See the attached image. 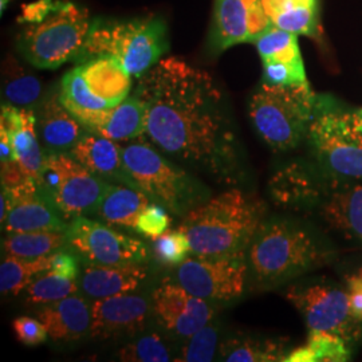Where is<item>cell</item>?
I'll return each instance as SVG.
<instances>
[{
  "mask_svg": "<svg viewBox=\"0 0 362 362\" xmlns=\"http://www.w3.org/2000/svg\"><path fill=\"white\" fill-rule=\"evenodd\" d=\"M50 272L70 279H77L79 274V262L77 254L73 251L58 250L50 255Z\"/></svg>",
  "mask_w": 362,
  "mask_h": 362,
  "instance_id": "obj_42",
  "label": "cell"
},
{
  "mask_svg": "<svg viewBox=\"0 0 362 362\" xmlns=\"http://www.w3.org/2000/svg\"><path fill=\"white\" fill-rule=\"evenodd\" d=\"M37 317L54 341H77L90 333L91 306L76 294L43 305Z\"/></svg>",
  "mask_w": 362,
  "mask_h": 362,
  "instance_id": "obj_20",
  "label": "cell"
},
{
  "mask_svg": "<svg viewBox=\"0 0 362 362\" xmlns=\"http://www.w3.org/2000/svg\"><path fill=\"white\" fill-rule=\"evenodd\" d=\"M59 98L83 127L90 121L95 112L110 109L107 103L91 93L78 66L67 71L62 78Z\"/></svg>",
  "mask_w": 362,
  "mask_h": 362,
  "instance_id": "obj_28",
  "label": "cell"
},
{
  "mask_svg": "<svg viewBox=\"0 0 362 362\" xmlns=\"http://www.w3.org/2000/svg\"><path fill=\"white\" fill-rule=\"evenodd\" d=\"M93 21L88 10L71 1L55 0L47 16L27 23L16 39L18 50L30 65L58 69L70 61L78 62L89 38Z\"/></svg>",
  "mask_w": 362,
  "mask_h": 362,
  "instance_id": "obj_8",
  "label": "cell"
},
{
  "mask_svg": "<svg viewBox=\"0 0 362 362\" xmlns=\"http://www.w3.org/2000/svg\"><path fill=\"white\" fill-rule=\"evenodd\" d=\"M39 188L66 220L95 214L107 181L91 173L70 153H46Z\"/></svg>",
  "mask_w": 362,
  "mask_h": 362,
  "instance_id": "obj_9",
  "label": "cell"
},
{
  "mask_svg": "<svg viewBox=\"0 0 362 362\" xmlns=\"http://www.w3.org/2000/svg\"><path fill=\"white\" fill-rule=\"evenodd\" d=\"M348 341L329 333H310L308 344L290 351L286 362H344L349 361Z\"/></svg>",
  "mask_w": 362,
  "mask_h": 362,
  "instance_id": "obj_31",
  "label": "cell"
},
{
  "mask_svg": "<svg viewBox=\"0 0 362 362\" xmlns=\"http://www.w3.org/2000/svg\"><path fill=\"white\" fill-rule=\"evenodd\" d=\"M327 259L314 238L291 220H263L247 251L248 269L264 286L281 285Z\"/></svg>",
  "mask_w": 362,
  "mask_h": 362,
  "instance_id": "obj_3",
  "label": "cell"
},
{
  "mask_svg": "<svg viewBox=\"0 0 362 362\" xmlns=\"http://www.w3.org/2000/svg\"><path fill=\"white\" fill-rule=\"evenodd\" d=\"M263 207L254 197L233 188L189 211L179 226L197 257L247 255L259 226Z\"/></svg>",
  "mask_w": 362,
  "mask_h": 362,
  "instance_id": "obj_2",
  "label": "cell"
},
{
  "mask_svg": "<svg viewBox=\"0 0 362 362\" xmlns=\"http://www.w3.org/2000/svg\"><path fill=\"white\" fill-rule=\"evenodd\" d=\"M168 50V28L160 18H98L91 23L89 38L77 64L97 57H112L132 77L141 78Z\"/></svg>",
  "mask_w": 362,
  "mask_h": 362,
  "instance_id": "obj_4",
  "label": "cell"
},
{
  "mask_svg": "<svg viewBox=\"0 0 362 362\" xmlns=\"http://www.w3.org/2000/svg\"><path fill=\"white\" fill-rule=\"evenodd\" d=\"M272 194L285 203L298 202L309 194V180L299 170L285 169L278 173L272 185Z\"/></svg>",
  "mask_w": 362,
  "mask_h": 362,
  "instance_id": "obj_38",
  "label": "cell"
},
{
  "mask_svg": "<svg viewBox=\"0 0 362 362\" xmlns=\"http://www.w3.org/2000/svg\"><path fill=\"white\" fill-rule=\"evenodd\" d=\"M90 306L89 334L97 339L137 334L152 314L151 300L130 293L94 299Z\"/></svg>",
  "mask_w": 362,
  "mask_h": 362,
  "instance_id": "obj_15",
  "label": "cell"
},
{
  "mask_svg": "<svg viewBox=\"0 0 362 362\" xmlns=\"http://www.w3.org/2000/svg\"><path fill=\"white\" fill-rule=\"evenodd\" d=\"M13 0H0V10H1V13L6 11V8L8 7V4L11 3Z\"/></svg>",
  "mask_w": 362,
  "mask_h": 362,
  "instance_id": "obj_47",
  "label": "cell"
},
{
  "mask_svg": "<svg viewBox=\"0 0 362 362\" xmlns=\"http://www.w3.org/2000/svg\"><path fill=\"white\" fill-rule=\"evenodd\" d=\"M13 329L18 341L26 346H38L49 338L45 325L38 318L19 317L13 320Z\"/></svg>",
  "mask_w": 362,
  "mask_h": 362,
  "instance_id": "obj_41",
  "label": "cell"
},
{
  "mask_svg": "<svg viewBox=\"0 0 362 362\" xmlns=\"http://www.w3.org/2000/svg\"><path fill=\"white\" fill-rule=\"evenodd\" d=\"M77 291L76 279L65 278L52 272L40 274L23 290L26 302L31 305L52 303L73 296Z\"/></svg>",
  "mask_w": 362,
  "mask_h": 362,
  "instance_id": "obj_34",
  "label": "cell"
},
{
  "mask_svg": "<svg viewBox=\"0 0 362 362\" xmlns=\"http://www.w3.org/2000/svg\"><path fill=\"white\" fill-rule=\"evenodd\" d=\"M70 155L91 173L107 182L115 181L133 185L124 165L121 146L107 137L88 130L71 149Z\"/></svg>",
  "mask_w": 362,
  "mask_h": 362,
  "instance_id": "obj_19",
  "label": "cell"
},
{
  "mask_svg": "<svg viewBox=\"0 0 362 362\" xmlns=\"http://www.w3.org/2000/svg\"><path fill=\"white\" fill-rule=\"evenodd\" d=\"M69 246L65 231H30L10 233L1 242L6 257L37 259L52 255Z\"/></svg>",
  "mask_w": 362,
  "mask_h": 362,
  "instance_id": "obj_25",
  "label": "cell"
},
{
  "mask_svg": "<svg viewBox=\"0 0 362 362\" xmlns=\"http://www.w3.org/2000/svg\"><path fill=\"white\" fill-rule=\"evenodd\" d=\"M55 6V0H38L22 7L19 23H35L47 16Z\"/></svg>",
  "mask_w": 362,
  "mask_h": 362,
  "instance_id": "obj_43",
  "label": "cell"
},
{
  "mask_svg": "<svg viewBox=\"0 0 362 362\" xmlns=\"http://www.w3.org/2000/svg\"><path fill=\"white\" fill-rule=\"evenodd\" d=\"M31 176L27 175L26 170L22 168L18 160L1 164V185L15 188L26 182Z\"/></svg>",
  "mask_w": 362,
  "mask_h": 362,
  "instance_id": "obj_44",
  "label": "cell"
},
{
  "mask_svg": "<svg viewBox=\"0 0 362 362\" xmlns=\"http://www.w3.org/2000/svg\"><path fill=\"white\" fill-rule=\"evenodd\" d=\"M274 26L297 35H320L318 0H279L270 16Z\"/></svg>",
  "mask_w": 362,
  "mask_h": 362,
  "instance_id": "obj_26",
  "label": "cell"
},
{
  "mask_svg": "<svg viewBox=\"0 0 362 362\" xmlns=\"http://www.w3.org/2000/svg\"><path fill=\"white\" fill-rule=\"evenodd\" d=\"M263 82L276 86H291L308 83L305 65H290L285 62H263Z\"/></svg>",
  "mask_w": 362,
  "mask_h": 362,
  "instance_id": "obj_39",
  "label": "cell"
},
{
  "mask_svg": "<svg viewBox=\"0 0 362 362\" xmlns=\"http://www.w3.org/2000/svg\"><path fill=\"white\" fill-rule=\"evenodd\" d=\"M287 299L303 315L310 333H329L348 342L358 334V325L350 309L348 291L326 285L291 286Z\"/></svg>",
  "mask_w": 362,
  "mask_h": 362,
  "instance_id": "obj_12",
  "label": "cell"
},
{
  "mask_svg": "<svg viewBox=\"0 0 362 362\" xmlns=\"http://www.w3.org/2000/svg\"><path fill=\"white\" fill-rule=\"evenodd\" d=\"M272 26L263 0H215L208 45L221 52L240 43L255 40Z\"/></svg>",
  "mask_w": 362,
  "mask_h": 362,
  "instance_id": "obj_13",
  "label": "cell"
},
{
  "mask_svg": "<svg viewBox=\"0 0 362 362\" xmlns=\"http://www.w3.org/2000/svg\"><path fill=\"white\" fill-rule=\"evenodd\" d=\"M46 272H50V255L37 259L6 257L0 264V291L4 296H16Z\"/></svg>",
  "mask_w": 362,
  "mask_h": 362,
  "instance_id": "obj_32",
  "label": "cell"
},
{
  "mask_svg": "<svg viewBox=\"0 0 362 362\" xmlns=\"http://www.w3.org/2000/svg\"><path fill=\"white\" fill-rule=\"evenodd\" d=\"M121 361L167 362L170 361V349L165 341L156 334H146L133 339L118 351Z\"/></svg>",
  "mask_w": 362,
  "mask_h": 362,
  "instance_id": "obj_35",
  "label": "cell"
},
{
  "mask_svg": "<svg viewBox=\"0 0 362 362\" xmlns=\"http://www.w3.org/2000/svg\"><path fill=\"white\" fill-rule=\"evenodd\" d=\"M153 254L160 263L179 266L192 254L188 236L181 230L167 231L153 239Z\"/></svg>",
  "mask_w": 362,
  "mask_h": 362,
  "instance_id": "obj_36",
  "label": "cell"
},
{
  "mask_svg": "<svg viewBox=\"0 0 362 362\" xmlns=\"http://www.w3.org/2000/svg\"><path fill=\"white\" fill-rule=\"evenodd\" d=\"M134 94L146 110L144 136L161 153L221 184L238 181L239 144L209 73L167 57L139 78Z\"/></svg>",
  "mask_w": 362,
  "mask_h": 362,
  "instance_id": "obj_1",
  "label": "cell"
},
{
  "mask_svg": "<svg viewBox=\"0 0 362 362\" xmlns=\"http://www.w3.org/2000/svg\"><path fill=\"white\" fill-rule=\"evenodd\" d=\"M151 305L160 326L172 336L180 338L194 336L215 317L209 300L196 297L179 282H165L156 287Z\"/></svg>",
  "mask_w": 362,
  "mask_h": 362,
  "instance_id": "obj_14",
  "label": "cell"
},
{
  "mask_svg": "<svg viewBox=\"0 0 362 362\" xmlns=\"http://www.w3.org/2000/svg\"><path fill=\"white\" fill-rule=\"evenodd\" d=\"M13 207L1 224L7 233L30 231H66L67 223L52 200L39 188L38 181L30 177L22 185L11 188Z\"/></svg>",
  "mask_w": 362,
  "mask_h": 362,
  "instance_id": "obj_16",
  "label": "cell"
},
{
  "mask_svg": "<svg viewBox=\"0 0 362 362\" xmlns=\"http://www.w3.org/2000/svg\"><path fill=\"white\" fill-rule=\"evenodd\" d=\"M91 93L110 107L121 104L132 89V76L112 57H97L78 65Z\"/></svg>",
  "mask_w": 362,
  "mask_h": 362,
  "instance_id": "obj_21",
  "label": "cell"
},
{
  "mask_svg": "<svg viewBox=\"0 0 362 362\" xmlns=\"http://www.w3.org/2000/svg\"><path fill=\"white\" fill-rule=\"evenodd\" d=\"M255 46L263 62L276 61L290 65H303L298 35L272 25L257 40Z\"/></svg>",
  "mask_w": 362,
  "mask_h": 362,
  "instance_id": "obj_33",
  "label": "cell"
},
{
  "mask_svg": "<svg viewBox=\"0 0 362 362\" xmlns=\"http://www.w3.org/2000/svg\"><path fill=\"white\" fill-rule=\"evenodd\" d=\"M0 220L1 224L8 218L13 207V191L10 187L1 185V197H0Z\"/></svg>",
  "mask_w": 362,
  "mask_h": 362,
  "instance_id": "obj_46",
  "label": "cell"
},
{
  "mask_svg": "<svg viewBox=\"0 0 362 362\" xmlns=\"http://www.w3.org/2000/svg\"><path fill=\"white\" fill-rule=\"evenodd\" d=\"M148 276L144 263L89 264L81 274V288L93 299L136 291Z\"/></svg>",
  "mask_w": 362,
  "mask_h": 362,
  "instance_id": "obj_18",
  "label": "cell"
},
{
  "mask_svg": "<svg viewBox=\"0 0 362 362\" xmlns=\"http://www.w3.org/2000/svg\"><path fill=\"white\" fill-rule=\"evenodd\" d=\"M248 270L247 255H194L177 266L176 281L196 297L209 302H230L245 293Z\"/></svg>",
  "mask_w": 362,
  "mask_h": 362,
  "instance_id": "obj_10",
  "label": "cell"
},
{
  "mask_svg": "<svg viewBox=\"0 0 362 362\" xmlns=\"http://www.w3.org/2000/svg\"><path fill=\"white\" fill-rule=\"evenodd\" d=\"M1 93L6 104L21 109H34L43 100V86L39 78L31 74L13 57H8L3 64Z\"/></svg>",
  "mask_w": 362,
  "mask_h": 362,
  "instance_id": "obj_24",
  "label": "cell"
},
{
  "mask_svg": "<svg viewBox=\"0 0 362 362\" xmlns=\"http://www.w3.org/2000/svg\"><path fill=\"white\" fill-rule=\"evenodd\" d=\"M133 187L177 216H185L209 199V189L187 169L173 164L151 143L133 140L121 146Z\"/></svg>",
  "mask_w": 362,
  "mask_h": 362,
  "instance_id": "obj_5",
  "label": "cell"
},
{
  "mask_svg": "<svg viewBox=\"0 0 362 362\" xmlns=\"http://www.w3.org/2000/svg\"><path fill=\"white\" fill-rule=\"evenodd\" d=\"M146 130V110L143 101L133 93L121 104L105 112L101 124L93 130L113 141H133Z\"/></svg>",
  "mask_w": 362,
  "mask_h": 362,
  "instance_id": "obj_23",
  "label": "cell"
},
{
  "mask_svg": "<svg viewBox=\"0 0 362 362\" xmlns=\"http://www.w3.org/2000/svg\"><path fill=\"white\" fill-rule=\"evenodd\" d=\"M65 233L69 247L89 264L145 263L148 259L144 242L86 216L70 220Z\"/></svg>",
  "mask_w": 362,
  "mask_h": 362,
  "instance_id": "obj_11",
  "label": "cell"
},
{
  "mask_svg": "<svg viewBox=\"0 0 362 362\" xmlns=\"http://www.w3.org/2000/svg\"><path fill=\"white\" fill-rule=\"evenodd\" d=\"M315 100L309 82L276 86L262 81L250 98L248 113L264 143L275 151H288L308 137Z\"/></svg>",
  "mask_w": 362,
  "mask_h": 362,
  "instance_id": "obj_6",
  "label": "cell"
},
{
  "mask_svg": "<svg viewBox=\"0 0 362 362\" xmlns=\"http://www.w3.org/2000/svg\"><path fill=\"white\" fill-rule=\"evenodd\" d=\"M350 309L357 321L362 324V276L356 274L348 278Z\"/></svg>",
  "mask_w": 362,
  "mask_h": 362,
  "instance_id": "obj_45",
  "label": "cell"
},
{
  "mask_svg": "<svg viewBox=\"0 0 362 362\" xmlns=\"http://www.w3.org/2000/svg\"><path fill=\"white\" fill-rule=\"evenodd\" d=\"M149 204L151 199L139 188L129 184L109 182L95 214L109 226L134 230L140 214Z\"/></svg>",
  "mask_w": 362,
  "mask_h": 362,
  "instance_id": "obj_22",
  "label": "cell"
},
{
  "mask_svg": "<svg viewBox=\"0 0 362 362\" xmlns=\"http://www.w3.org/2000/svg\"><path fill=\"white\" fill-rule=\"evenodd\" d=\"M324 214L332 226L362 240V185L336 192L325 204Z\"/></svg>",
  "mask_w": 362,
  "mask_h": 362,
  "instance_id": "obj_27",
  "label": "cell"
},
{
  "mask_svg": "<svg viewBox=\"0 0 362 362\" xmlns=\"http://www.w3.org/2000/svg\"><path fill=\"white\" fill-rule=\"evenodd\" d=\"M167 211V208L157 203H151L140 214L134 230L151 239L161 236L168 231L170 226V218Z\"/></svg>",
  "mask_w": 362,
  "mask_h": 362,
  "instance_id": "obj_40",
  "label": "cell"
},
{
  "mask_svg": "<svg viewBox=\"0 0 362 362\" xmlns=\"http://www.w3.org/2000/svg\"><path fill=\"white\" fill-rule=\"evenodd\" d=\"M219 332L215 325L209 324L196 332L188 338V342L181 349L180 358L176 361L208 362L212 361L218 349Z\"/></svg>",
  "mask_w": 362,
  "mask_h": 362,
  "instance_id": "obj_37",
  "label": "cell"
},
{
  "mask_svg": "<svg viewBox=\"0 0 362 362\" xmlns=\"http://www.w3.org/2000/svg\"><path fill=\"white\" fill-rule=\"evenodd\" d=\"M357 274H358V275H361L362 276V267L361 269H360V270H358V272H357Z\"/></svg>",
  "mask_w": 362,
  "mask_h": 362,
  "instance_id": "obj_48",
  "label": "cell"
},
{
  "mask_svg": "<svg viewBox=\"0 0 362 362\" xmlns=\"http://www.w3.org/2000/svg\"><path fill=\"white\" fill-rule=\"evenodd\" d=\"M308 139L327 173L362 180V129L357 110L342 106L330 95L317 94Z\"/></svg>",
  "mask_w": 362,
  "mask_h": 362,
  "instance_id": "obj_7",
  "label": "cell"
},
{
  "mask_svg": "<svg viewBox=\"0 0 362 362\" xmlns=\"http://www.w3.org/2000/svg\"><path fill=\"white\" fill-rule=\"evenodd\" d=\"M13 146L16 160L27 175L38 179L45 167L46 153L37 133V116L33 109H22V124L13 133Z\"/></svg>",
  "mask_w": 362,
  "mask_h": 362,
  "instance_id": "obj_29",
  "label": "cell"
},
{
  "mask_svg": "<svg viewBox=\"0 0 362 362\" xmlns=\"http://www.w3.org/2000/svg\"><path fill=\"white\" fill-rule=\"evenodd\" d=\"M287 354L284 344L270 339L230 338L220 346L221 360L228 362L285 361Z\"/></svg>",
  "mask_w": 362,
  "mask_h": 362,
  "instance_id": "obj_30",
  "label": "cell"
},
{
  "mask_svg": "<svg viewBox=\"0 0 362 362\" xmlns=\"http://www.w3.org/2000/svg\"><path fill=\"white\" fill-rule=\"evenodd\" d=\"M37 133L45 153H70L88 132L62 104L58 93H50L37 106Z\"/></svg>",
  "mask_w": 362,
  "mask_h": 362,
  "instance_id": "obj_17",
  "label": "cell"
}]
</instances>
